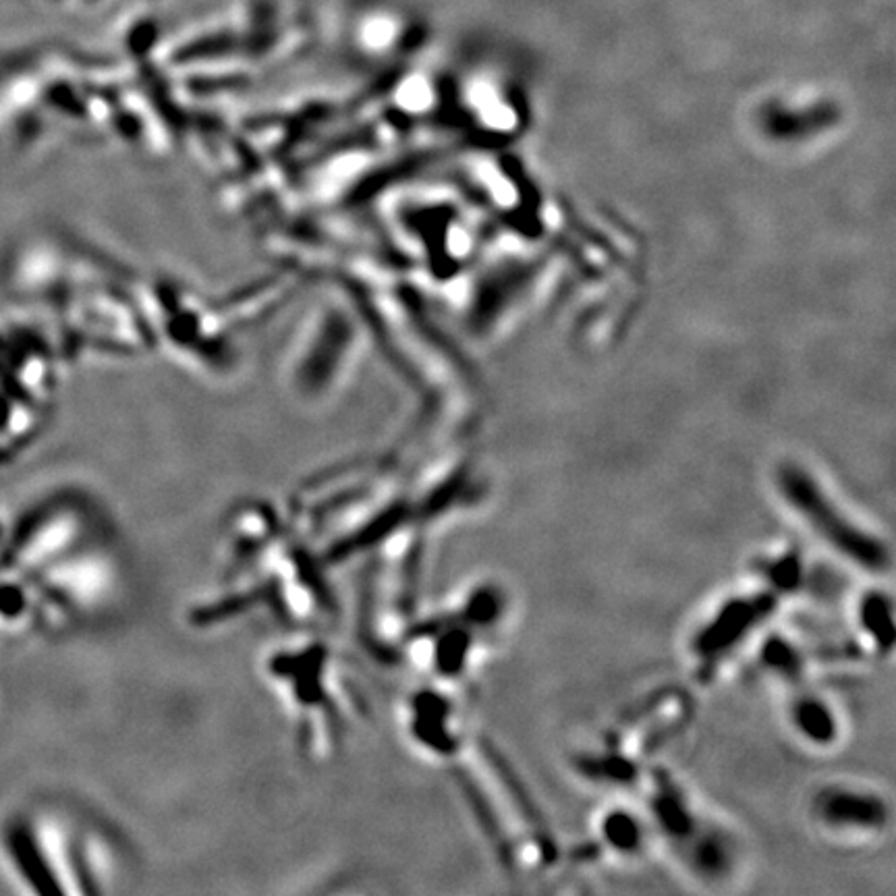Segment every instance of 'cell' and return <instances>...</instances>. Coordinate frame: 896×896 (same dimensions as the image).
<instances>
[{
	"label": "cell",
	"mask_w": 896,
	"mask_h": 896,
	"mask_svg": "<svg viewBox=\"0 0 896 896\" xmlns=\"http://www.w3.org/2000/svg\"><path fill=\"white\" fill-rule=\"evenodd\" d=\"M787 496L811 523V527H816L818 534L836 550L853 558L861 567L884 569L886 554L882 546L874 538L861 534L845 517H840V513L832 509V504H828L816 488H811L805 480L793 478L787 480Z\"/></svg>",
	"instance_id": "3957f363"
},
{
	"label": "cell",
	"mask_w": 896,
	"mask_h": 896,
	"mask_svg": "<svg viewBox=\"0 0 896 896\" xmlns=\"http://www.w3.org/2000/svg\"><path fill=\"white\" fill-rule=\"evenodd\" d=\"M25 349L17 339V332L0 324V455L11 451L30 430L32 403L30 384L23 378Z\"/></svg>",
	"instance_id": "277c9868"
},
{
	"label": "cell",
	"mask_w": 896,
	"mask_h": 896,
	"mask_svg": "<svg viewBox=\"0 0 896 896\" xmlns=\"http://www.w3.org/2000/svg\"><path fill=\"white\" fill-rule=\"evenodd\" d=\"M5 826V851L15 874L38 892H110L123 876L115 843L92 824L52 811H23Z\"/></svg>",
	"instance_id": "7a4b0ae2"
},
{
	"label": "cell",
	"mask_w": 896,
	"mask_h": 896,
	"mask_svg": "<svg viewBox=\"0 0 896 896\" xmlns=\"http://www.w3.org/2000/svg\"><path fill=\"white\" fill-rule=\"evenodd\" d=\"M264 677L291 716L299 743L316 758L339 749L368 714L351 668L320 637L280 641L264 658Z\"/></svg>",
	"instance_id": "6da1fadb"
}]
</instances>
